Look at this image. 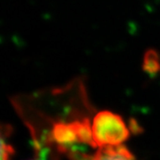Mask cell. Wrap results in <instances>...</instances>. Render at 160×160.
<instances>
[{
	"instance_id": "cell-1",
	"label": "cell",
	"mask_w": 160,
	"mask_h": 160,
	"mask_svg": "<svg viewBox=\"0 0 160 160\" xmlns=\"http://www.w3.org/2000/svg\"><path fill=\"white\" fill-rule=\"evenodd\" d=\"M91 125L97 148L121 146L128 139L130 134L123 119L108 110L96 113Z\"/></svg>"
},
{
	"instance_id": "cell-3",
	"label": "cell",
	"mask_w": 160,
	"mask_h": 160,
	"mask_svg": "<svg viewBox=\"0 0 160 160\" xmlns=\"http://www.w3.org/2000/svg\"><path fill=\"white\" fill-rule=\"evenodd\" d=\"M14 153V148L10 143L5 141V137L2 135L1 140V160H11V155Z\"/></svg>"
},
{
	"instance_id": "cell-4",
	"label": "cell",
	"mask_w": 160,
	"mask_h": 160,
	"mask_svg": "<svg viewBox=\"0 0 160 160\" xmlns=\"http://www.w3.org/2000/svg\"><path fill=\"white\" fill-rule=\"evenodd\" d=\"M43 159H44V158H42V157H41V156H39V155H38V156H37L36 158H34V159H31V160H43Z\"/></svg>"
},
{
	"instance_id": "cell-2",
	"label": "cell",
	"mask_w": 160,
	"mask_h": 160,
	"mask_svg": "<svg viewBox=\"0 0 160 160\" xmlns=\"http://www.w3.org/2000/svg\"><path fill=\"white\" fill-rule=\"evenodd\" d=\"M61 152L71 160H137L123 145L98 148L93 153L82 152L77 148H68Z\"/></svg>"
}]
</instances>
